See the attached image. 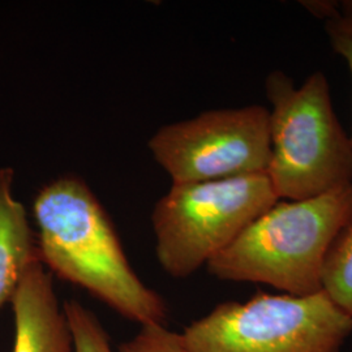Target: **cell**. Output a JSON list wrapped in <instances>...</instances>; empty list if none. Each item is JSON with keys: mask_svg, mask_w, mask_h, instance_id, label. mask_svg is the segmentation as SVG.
Masks as SVG:
<instances>
[{"mask_svg": "<svg viewBox=\"0 0 352 352\" xmlns=\"http://www.w3.org/2000/svg\"><path fill=\"white\" fill-rule=\"evenodd\" d=\"M148 145L173 184L265 175L272 151L269 109L208 110L160 128Z\"/></svg>", "mask_w": 352, "mask_h": 352, "instance_id": "6", "label": "cell"}, {"mask_svg": "<svg viewBox=\"0 0 352 352\" xmlns=\"http://www.w3.org/2000/svg\"><path fill=\"white\" fill-rule=\"evenodd\" d=\"M33 213L39 258L52 274L140 327L167 325L164 298L133 270L109 214L84 180L65 175L46 184Z\"/></svg>", "mask_w": 352, "mask_h": 352, "instance_id": "1", "label": "cell"}, {"mask_svg": "<svg viewBox=\"0 0 352 352\" xmlns=\"http://www.w3.org/2000/svg\"><path fill=\"white\" fill-rule=\"evenodd\" d=\"M116 352H188L182 334L166 325L140 327L129 340L123 342Z\"/></svg>", "mask_w": 352, "mask_h": 352, "instance_id": "12", "label": "cell"}, {"mask_svg": "<svg viewBox=\"0 0 352 352\" xmlns=\"http://www.w3.org/2000/svg\"><path fill=\"white\" fill-rule=\"evenodd\" d=\"M14 171L0 168V308L11 302L26 269L41 260L25 208L13 196Z\"/></svg>", "mask_w": 352, "mask_h": 352, "instance_id": "8", "label": "cell"}, {"mask_svg": "<svg viewBox=\"0 0 352 352\" xmlns=\"http://www.w3.org/2000/svg\"><path fill=\"white\" fill-rule=\"evenodd\" d=\"M11 304L12 352H75L63 304L54 289L52 273L41 260L26 269Z\"/></svg>", "mask_w": 352, "mask_h": 352, "instance_id": "7", "label": "cell"}, {"mask_svg": "<svg viewBox=\"0 0 352 352\" xmlns=\"http://www.w3.org/2000/svg\"><path fill=\"white\" fill-rule=\"evenodd\" d=\"M336 7L343 14H352V0H342L336 1Z\"/></svg>", "mask_w": 352, "mask_h": 352, "instance_id": "13", "label": "cell"}, {"mask_svg": "<svg viewBox=\"0 0 352 352\" xmlns=\"http://www.w3.org/2000/svg\"><path fill=\"white\" fill-rule=\"evenodd\" d=\"M277 201L266 175L173 184L151 212L162 270L190 277Z\"/></svg>", "mask_w": 352, "mask_h": 352, "instance_id": "4", "label": "cell"}, {"mask_svg": "<svg viewBox=\"0 0 352 352\" xmlns=\"http://www.w3.org/2000/svg\"><path fill=\"white\" fill-rule=\"evenodd\" d=\"M322 291L352 317V217L327 253L322 270Z\"/></svg>", "mask_w": 352, "mask_h": 352, "instance_id": "9", "label": "cell"}, {"mask_svg": "<svg viewBox=\"0 0 352 352\" xmlns=\"http://www.w3.org/2000/svg\"><path fill=\"white\" fill-rule=\"evenodd\" d=\"M351 333V316L320 291L221 302L180 334L188 352H340Z\"/></svg>", "mask_w": 352, "mask_h": 352, "instance_id": "5", "label": "cell"}, {"mask_svg": "<svg viewBox=\"0 0 352 352\" xmlns=\"http://www.w3.org/2000/svg\"><path fill=\"white\" fill-rule=\"evenodd\" d=\"M270 161L278 200H304L352 184V141L333 107L327 76L316 71L300 87L283 71L265 78Z\"/></svg>", "mask_w": 352, "mask_h": 352, "instance_id": "3", "label": "cell"}, {"mask_svg": "<svg viewBox=\"0 0 352 352\" xmlns=\"http://www.w3.org/2000/svg\"><path fill=\"white\" fill-rule=\"evenodd\" d=\"M300 4L308 12L325 21L330 46L347 63L352 77V14L340 13L336 7V1L330 0L300 1Z\"/></svg>", "mask_w": 352, "mask_h": 352, "instance_id": "11", "label": "cell"}, {"mask_svg": "<svg viewBox=\"0 0 352 352\" xmlns=\"http://www.w3.org/2000/svg\"><path fill=\"white\" fill-rule=\"evenodd\" d=\"M63 308L72 333L75 352H116L113 350L106 329L94 312L75 299L64 302Z\"/></svg>", "mask_w": 352, "mask_h": 352, "instance_id": "10", "label": "cell"}, {"mask_svg": "<svg viewBox=\"0 0 352 352\" xmlns=\"http://www.w3.org/2000/svg\"><path fill=\"white\" fill-rule=\"evenodd\" d=\"M352 217V184L278 200L206 265L221 280L263 283L295 296L322 291L327 253Z\"/></svg>", "mask_w": 352, "mask_h": 352, "instance_id": "2", "label": "cell"}]
</instances>
